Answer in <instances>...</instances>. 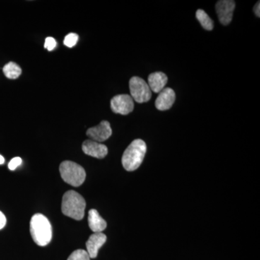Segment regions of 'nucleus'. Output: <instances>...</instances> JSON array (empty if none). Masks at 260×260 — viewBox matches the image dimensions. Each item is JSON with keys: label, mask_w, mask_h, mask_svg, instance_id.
<instances>
[{"label": "nucleus", "mask_w": 260, "mask_h": 260, "mask_svg": "<svg viewBox=\"0 0 260 260\" xmlns=\"http://www.w3.org/2000/svg\"><path fill=\"white\" fill-rule=\"evenodd\" d=\"M4 162H5L4 157H3V155H0V165H2V164H4Z\"/></svg>", "instance_id": "nucleus-22"}, {"label": "nucleus", "mask_w": 260, "mask_h": 260, "mask_svg": "<svg viewBox=\"0 0 260 260\" xmlns=\"http://www.w3.org/2000/svg\"><path fill=\"white\" fill-rule=\"evenodd\" d=\"M85 203L83 197L73 190L67 191L62 198L61 211L66 216L80 220L85 215Z\"/></svg>", "instance_id": "nucleus-3"}, {"label": "nucleus", "mask_w": 260, "mask_h": 260, "mask_svg": "<svg viewBox=\"0 0 260 260\" xmlns=\"http://www.w3.org/2000/svg\"><path fill=\"white\" fill-rule=\"evenodd\" d=\"M167 82V75L161 72L151 73L148 76V86L154 93H160L162 89L165 88Z\"/></svg>", "instance_id": "nucleus-12"}, {"label": "nucleus", "mask_w": 260, "mask_h": 260, "mask_svg": "<svg viewBox=\"0 0 260 260\" xmlns=\"http://www.w3.org/2000/svg\"><path fill=\"white\" fill-rule=\"evenodd\" d=\"M78 34H74V32H71V34H69L65 37L64 44L66 47L72 48L76 45L77 43H78Z\"/></svg>", "instance_id": "nucleus-17"}, {"label": "nucleus", "mask_w": 260, "mask_h": 260, "mask_svg": "<svg viewBox=\"0 0 260 260\" xmlns=\"http://www.w3.org/2000/svg\"><path fill=\"white\" fill-rule=\"evenodd\" d=\"M254 12L255 13L256 16L259 18L260 17V4L259 1L256 3V4L254 7Z\"/></svg>", "instance_id": "nucleus-21"}, {"label": "nucleus", "mask_w": 260, "mask_h": 260, "mask_svg": "<svg viewBox=\"0 0 260 260\" xmlns=\"http://www.w3.org/2000/svg\"><path fill=\"white\" fill-rule=\"evenodd\" d=\"M236 3L233 0H220L215 5L220 23L224 25H229L232 22Z\"/></svg>", "instance_id": "nucleus-7"}, {"label": "nucleus", "mask_w": 260, "mask_h": 260, "mask_svg": "<svg viewBox=\"0 0 260 260\" xmlns=\"http://www.w3.org/2000/svg\"><path fill=\"white\" fill-rule=\"evenodd\" d=\"M61 177L65 182L73 186H80L86 177L85 169L76 162L65 160L59 166Z\"/></svg>", "instance_id": "nucleus-4"}, {"label": "nucleus", "mask_w": 260, "mask_h": 260, "mask_svg": "<svg viewBox=\"0 0 260 260\" xmlns=\"http://www.w3.org/2000/svg\"><path fill=\"white\" fill-rule=\"evenodd\" d=\"M147 151L146 144L143 140L132 142L124 152L121 158L123 167L127 172H133L141 165Z\"/></svg>", "instance_id": "nucleus-2"}, {"label": "nucleus", "mask_w": 260, "mask_h": 260, "mask_svg": "<svg viewBox=\"0 0 260 260\" xmlns=\"http://www.w3.org/2000/svg\"><path fill=\"white\" fill-rule=\"evenodd\" d=\"M107 236L103 233H94L86 242L87 252L90 258H95L99 249L107 242Z\"/></svg>", "instance_id": "nucleus-11"}, {"label": "nucleus", "mask_w": 260, "mask_h": 260, "mask_svg": "<svg viewBox=\"0 0 260 260\" xmlns=\"http://www.w3.org/2000/svg\"><path fill=\"white\" fill-rule=\"evenodd\" d=\"M6 217H5L4 214H3V213H2L1 211H0V230H1V229H3V228L5 226V225H6Z\"/></svg>", "instance_id": "nucleus-20"}, {"label": "nucleus", "mask_w": 260, "mask_h": 260, "mask_svg": "<svg viewBox=\"0 0 260 260\" xmlns=\"http://www.w3.org/2000/svg\"><path fill=\"white\" fill-rule=\"evenodd\" d=\"M134 100L131 95L121 94L115 95L111 101V109L116 114L127 115L134 109Z\"/></svg>", "instance_id": "nucleus-6"}, {"label": "nucleus", "mask_w": 260, "mask_h": 260, "mask_svg": "<svg viewBox=\"0 0 260 260\" xmlns=\"http://www.w3.org/2000/svg\"><path fill=\"white\" fill-rule=\"evenodd\" d=\"M82 149L86 155L99 159L105 158L108 154V148L105 145L91 140H85Z\"/></svg>", "instance_id": "nucleus-9"}, {"label": "nucleus", "mask_w": 260, "mask_h": 260, "mask_svg": "<svg viewBox=\"0 0 260 260\" xmlns=\"http://www.w3.org/2000/svg\"><path fill=\"white\" fill-rule=\"evenodd\" d=\"M196 18L201 24L203 28L207 30H212L213 29L214 23L213 20L210 18L203 10L199 9L196 12Z\"/></svg>", "instance_id": "nucleus-15"}, {"label": "nucleus", "mask_w": 260, "mask_h": 260, "mask_svg": "<svg viewBox=\"0 0 260 260\" xmlns=\"http://www.w3.org/2000/svg\"><path fill=\"white\" fill-rule=\"evenodd\" d=\"M56 46V42L54 38L47 37V39H46L44 47H45L48 51H52L53 49H55Z\"/></svg>", "instance_id": "nucleus-18"}, {"label": "nucleus", "mask_w": 260, "mask_h": 260, "mask_svg": "<svg viewBox=\"0 0 260 260\" xmlns=\"http://www.w3.org/2000/svg\"><path fill=\"white\" fill-rule=\"evenodd\" d=\"M86 135L90 140L97 143L106 141L112 135L110 123L108 121H102L99 125L88 129Z\"/></svg>", "instance_id": "nucleus-8"}, {"label": "nucleus", "mask_w": 260, "mask_h": 260, "mask_svg": "<svg viewBox=\"0 0 260 260\" xmlns=\"http://www.w3.org/2000/svg\"><path fill=\"white\" fill-rule=\"evenodd\" d=\"M22 159L20 157H15V158L12 159L10 160L9 164H8V168L10 170L14 171L19 167L21 165Z\"/></svg>", "instance_id": "nucleus-19"}, {"label": "nucleus", "mask_w": 260, "mask_h": 260, "mask_svg": "<svg viewBox=\"0 0 260 260\" xmlns=\"http://www.w3.org/2000/svg\"><path fill=\"white\" fill-rule=\"evenodd\" d=\"M131 97L138 104L149 102L152 97V91L148 84L139 77H133L129 80Z\"/></svg>", "instance_id": "nucleus-5"}, {"label": "nucleus", "mask_w": 260, "mask_h": 260, "mask_svg": "<svg viewBox=\"0 0 260 260\" xmlns=\"http://www.w3.org/2000/svg\"><path fill=\"white\" fill-rule=\"evenodd\" d=\"M68 260H90L87 251L83 249H78L70 254Z\"/></svg>", "instance_id": "nucleus-16"}, {"label": "nucleus", "mask_w": 260, "mask_h": 260, "mask_svg": "<svg viewBox=\"0 0 260 260\" xmlns=\"http://www.w3.org/2000/svg\"><path fill=\"white\" fill-rule=\"evenodd\" d=\"M88 225L93 233H102L107 226V222L98 213L96 210L91 209L89 211Z\"/></svg>", "instance_id": "nucleus-13"}, {"label": "nucleus", "mask_w": 260, "mask_h": 260, "mask_svg": "<svg viewBox=\"0 0 260 260\" xmlns=\"http://www.w3.org/2000/svg\"><path fill=\"white\" fill-rule=\"evenodd\" d=\"M30 235L37 245L45 246L52 239V227L47 217L41 213L35 214L30 222Z\"/></svg>", "instance_id": "nucleus-1"}, {"label": "nucleus", "mask_w": 260, "mask_h": 260, "mask_svg": "<svg viewBox=\"0 0 260 260\" xmlns=\"http://www.w3.org/2000/svg\"><path fill=\"white\" fill-rule=\"evenodd\" d=\"M3 73L7 78L9 79H16L22 73L21 68L18 64L13 61H10L5 64L3 68Z\"/></svg>", "instance_id": "nucleus-14"}, {"label": "nucleus", "mask_w": 260, "mask_h": 260, "mask_svg": "<svg viewBox=\"0 0 260 260\" xmlns=\"http://www.w3.org/2000/svg\"><path fill=\"white\" fill-rule=\"evenodd\" d=\"M175 100L176 94L174 90L170 88H165L159 93L155 100V107L160 111L169 110L172 107Z\"/></svg>", "instance_id": "nucleus-10"}]
</instances>
